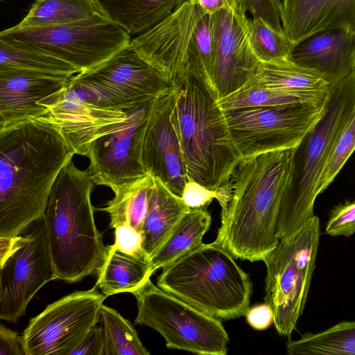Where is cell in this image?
Listing matches in <instances>:
<instances>
[{
  "mask_svg": "<svg viewBox=\"0 0 355 355\" xmlns=\"http://www.w3.org/2000/svg\"><path fill=\"white\" fill-rule=\"evenodd\" d=\"M0 38L55 57L78 73L102 64L131 41L123 28L103 15L48 27L19 28L15 25L2 31Z\"/></svg>",
  "mask_w": 355,
  "mask_h": 355,
  "instance_id": "10",
  "label": "cell"
},
{
  "mask_svg": "<svg viewBox=\"0 0 355 355\" xmlns=\"http://www.w3.org/2000/svg\"><path fill=\"white\" fill-rule=\"evenodd\" d=\"M0 355H26L22 336L0 325Z\"/></svg>",
  "mask_w": 355,
  "mask_h": 355,
  "instance_id": "41",
  "label": "cell"
},
{
  "mask_svg": "<svg viewBox=\"0 0 355 355\" xmlns=\"http://www.w3.org/2000/svg\"><path fill=\"white\" fill-rule=\"evenodd\" d=\"M211 222V217L207 208L189 209L151 259V275L203 243L202 238L208 231Z\"/></svg>",
  "mask_w": 355,
  "mask_h": 355,
  "instance_id": "26",
  "label": "cell"
},
{
  "mask_svg": "<svg viewBox=\"0 0 355 355\" xmlns=\"http://www.w3.org/2000/svg\"><path fill=\"white\" fill-rule=\"evenodd\" d=\"M327 96V94L301 93L272 88L249 80L234 93L219 99L218 103L223 110L290 103H320Z\"/></svg>",
  "mask_w": 355,
  "mask_h": 355,
  "instance_id": "31",
  "label": "cell"
},
{
  "mask_svg": "<svg viewBox=\"0 0 355 355\" xmlns=\"http://www.w3.org/2000/svg\"><path fill=\"white\" fill-rule=\"evenodd\" d=\"M126 111L98 107L68 82L47 106L43 118L58 127L75 155L87 157L88 147L104 126L123 119Z\"/></svg>",
  "mask_w": 355,
  "mask_h": 355,
  "instance_id": "19",
  "label": "cell"
},
{
  "mask_svg": "<svg viewBox=\"0 0 355 355\" xmlns=\"http://www.w3.org/2000/svg\"><path fill=\"white\" fill-rule=\"evenodd\" d=\"M213 27L212 15L187 1L130 45L171 83L189 72L210 83Z\"/></svg>",
  "mask_w": 355,
  "mask_h": 355,
  "instance_id": "7",
  "label": "cell"
},
{
  "mask_svg": "<svg viewBox=\"0 0 355 355\" xmlns=\"http://www.w3.org/2000/svg\"><path fill=\"white\" fill-rule=\"evenodd\" d=\"M290 56L333 85L355 71V33L344 28L318 32L295 44Z\"/></svg>",
  "mask_w": 355,
  "mask_h": 355,
  "instance_id": "20",
  "label": "cell"
},
{
  "mask_svg": "<svg viewBox=\"0 0 355 355\" xmlns=\"http://www.w3.org/2000/svg\"><path fill=\"white\" fill-rule=\"evenodd\" d=\"M100 322L105 337L104 355H149L129 320L115 309L103 305Z\"/></svg>",
  "mask_w": 355,
  "mask_h": 355,
  "instance_id": "32",
  "label": "cell"
},
{
  "mask_svg": "<svg viewBox=\"0 0 355 355\" xmlns=\"http://www.w3.org/2000/svg\"><path fill=\"white\" fill-rule=\"evenodd\" d=\"M74 155L43 117L0 128V236H17L43 217L53 184Z\"/></svg>",
  "mask_w": 355,
  "mask_h": 355,
  "instance_id": "1",
  "label": "cell"
},
{
  "mask_svg": "<svg viewBox=\"0 0 355 355\" xmlns=\"http://www.w3.org/2000/svg\"><path fill=\"white\" fill-rule=\"evenodd\" d=\"M282 0H251L252 18L260 17L279 33H284L282 24Z\"/></svg>",
  "mask_w": 355,
  "mask_h": 355,
  "instance_id": "37",
  "label": "cell"
},
{
  "mask_svg": "<svg viewBox=\"0 0 355 355\" xmlns=\"http://www.w3.org/2000/svg\"><path fill=\"white\" fill-rule=\"evenodd\" d=\"M68 80L28 71H0V128L43 117Z\"/></svg>",
  "mask_w": 355,
  "mask_h": 355,
  "instance_id": "18",
  "label": "cell"
},
{
  "mask_svg": "<svg viewBox=\"0 0 355 355\" xmlns=\"http://www.w3.org/2000/svg\"><path fill=\"white\" fill-rule=\"evenodd\" d=\"M104 14L132 36L141 35L188 0H96Z\"/></svg>",
  "mask_w": 355,
  "mask_h": 355,
  "instance_id": "23",
  "label": "cell"
},
{
  "mask_svg": "<svg viewBox=\"0 0 355 355\" xmlns=\"http://www.w3.org/2000/svg\"><path fill=\"white\" fill-rule=\"evenodd\" d=\"M21 70L70 78L78 71L69 64L18 42L0 38V71Z\"/></svg>",
  "mask_w": 355,
  "mask_h": 355,
  "instance_id": "30",
  "label": "cell"
},
{
  "mask_svg": "<svg viewBox=\"0 0 355 355\" xmlns=\"http://www.w3.org/2000/svg\"><path fill=\"white\" fill-rule=\"evenodd\" d=\"M175 98L173 86L154 98L143 140L141 163L147 173L181 198L189 178L172 119Z\"/></svg>",
  "mask_w": 355,
  "mask_h": 355,
  "instance_id": "17",
  "label": "cell"
},
{
  "mask_svg": "<svg viewBox=\"0 0 355 355\" xmlns=\"http://www.w3.org/2000/svg\"><path fill=\"white\" fill-rule=\"evenodd\" d=\"M251 2L241 1L212 15L213 53L210 84L218 99L242 87L257 71L261 62L248 37Z\"/></svg>",
  "mask_w": 355,
  "mask_h": 355,
  "instance_id": "16",
  "label": "cell"
},
{
  "mask_svg": "<svg viewBox=\"0 0 355 355\" xmlns=\"http://www.w3.org/2000/svg\"><path fill=\"white\" fill-rule=\"evenodd\" d=\"M94 185L89 169L77 168L73 157L53 184L43 218L55 279L77 282L103 265L107 246L95 223Z\"/></svg>",
  "mask_w": 355,
  "mask_h": 355,
  "instance_id": "4",
  "label": "cell"
},
{
  "mask_svg": "<svg viewBox=\"0 0 355 355\" xmlns=\"http://www.w3.org/2000/svg\"><path fill=\"white\" fill-rule=\"evenodd\" d=\"M171 83L175 97L172 119L188 178L216 190L230 180L240 159L223 110L203 75L189 72Z\"/></svg>",
  "mask_w": 355,
  "mask_h": 355,
  "instance_id": "3",
  "label": "cell"
},
{
  "mask_svg": "<svg viewBox=\"0 0 355 355\" xmlns=\"http://www.w3.org/2000/svg\"><path fill=\"white\" fill-rule=\"evenodd\" d=\"M248 37L252 49L261 62L289 56L294 45L285 33L277 32L260 17L250 19Z\"/></svg>",
  "mask_w": 355,
  "mask_h": 355,
  "instance_id": "33",
  "label": "cell"
},
{
  "mask_svg": "<svg viewBox=\"0 0 355 355\" xmlns=\"http://www.w3.org/2000/svg\"><path fill=\"white\" fill-rule=\"evenodd\" d=\"M105 337L103 327L94 326L70 355H104Z\"/></svg>",
  "mask_w": 355,
  "mask_h": 355,
  "instance_id": "39",
  "label": "cell"
},
{
  "mask_svg": "<svg viewBox=\"0 0 355 355\" xmlns=\"http://www.w3.org/2000/svg\"><path fill=\"white\" fill-rule=\"evenodd\" d=\"M114 230V245L118 250L150 261L143 249V236L141 232L128 224L118 225Z\"/></svg>",
  "mask_w": 355,
  "mask_h": 355,
  "instance_id": "36",
  "label": "cell"
},
{
  "mask_svg": "<svg viewBox=\"0 0 355 355\" xmlns=\"http://www.w3.org/2000/svg\"><path fill=\"white\" fill-rule=\"evenodd\" d=\"M191 3L199 6L206 12L213 15L223 8L230 5L251 0H188Z\"/></svg>",
  "mask_w": 355,
  "mask_h": 355,
  "instance_id": "42",
  "label": "cell"
},
{
  "mask_svg": "<svg viewBox=\"0 0 355 355\" xmlns=\"http://www.w3.org/2000/svg\"><path fill=\"white\" fill-rule=\"evenodd\" d=\"M267 87L301 93L328 94L331 85L315 71L295 63L288 56L261 62L250 79Z\"/></svg>",
  "mask_w": 355,
  "mask_h": 355,
  "instance_id": "25",
  "label": "cell"
},
{
  "mask_svg": "<svg viewBox=\"0 0 355 355\" xmlns=\"http://www.w3.org/2000/svg\"><path fill=\"white\" fill-rule=\"evenodd\" d=\"M324 103L223 110L232 144L241 158L295 148L320 116Z\"/></svg>",
  "mask_w": 355,
  "mask_h": 355,
  "instance_id": "12",
  "label": "cell"
},
{
  "mask_svg": "<svg viewBox=\"0 0 355 355\" xmlns=\"http://www.w3.org/2000/svg\"><path fill=\"white\" fill-rule=\"evenodd\" d=\"M314 216L291 234L279 239L263 261L266 266L265 302L274 314L277 334L290 337L306 302L320 241Z\"/></svg>",
  "mask_w": 355,
  "mask_h": 355,
  "instance_id": "8",
  "label": "cell"
},
{
  "mask_svg": "<svg viewBox=\"0 0 355 355\" xmlns=\"http://www.w3.org/2000/svg\"><path fill=\"white\" fill-rule=\"evenodd\" d=\"M137 300L135 323L157 331L168 349L200 355H225L229 336L221 320L166 293L148 279L131 293Z\"/></svg>",
  "mask_w": 355,
  "mask_h": 355,
  "instance_id": "9",
  "label": "cell"
},
{
  "mask_svg": "<svg viewBox=\"0 0 355 355\" xmlns=\"http://www.w3.org/2000/svg\"><path fill=\"white\" fill-rule=\"evenodd\" d=\"M355 108V71L331 85L319 119L292 149L289 174L282 198L279 239L313 217L318 187L334 144Z\"/></svg>",
  "mask_w": 355,
  "mask_h": 355,
  "instance_id": "5",
  "label": "cell"
},
{
  "mask_svg": "<svg viewBox=\"0 0 355 355\" xmlns=\"http://www.w3.org/2000/svg\"><path fill=\"white\" fill-rule=\"evenodd\" d=\"M153 99L126 111L123 119L104 126L92 141L87 157L94 184L114 191L148 173L141 163V149Z\"/></svg>",
  "mask_w": 355,
  "mask_h": 355,
  "instance_id": "15",
  "label": "cell"
},
{
  "mask_svg": "<svg viewBox=\"0 0 355 355\" xmlns=\"http://www.w3.org/2000/svg\"><path fill=\"white\" fill-rule=\"evenodd\" d=\"M181 198L190 209L207 208L214 199L218 198V191L189 179L184 187Z\"/></svg>",
  "mask_w": 355,
  "mask_h": 355,
  "instance_id": "38",
  "label": "cell"
},
{
  "mask_svg": "<svg viewBox=\"0 0 355 355\" xmlns=\"http://www.w3.org/2000/svg\"><path fill=\"white\" fill-rule=\"evenodd\" d=\"M292 149L239 159L230 179V200L220 216L215 240L234 257L263 261L277 245L278 218Z\"/></svg>",
  "mask_w": 355,
  "mask_h": 355,
  "instance_id": "2",
  "label": "cell"
},
{
  "mask_svg": "<svg viewBox=\"0 0 355 355\" xmlns=\"http://www.w3.org/2000/svg\"><path fill=\"white\" fill-rule=\"evenodd\" d=\"M189 209L180 197L153 177L142 232L143 249L150 260Z\"/></svg>",
  "mask_w": 355,
  "mask_h": 355,
  "instance_id": "22",
  "label": "cell"
},
{
  "mask_svg": "<svg viewBox=\"0 0 355 355\" xmlns=\"http://www.w3.org/2000/svg\"><path fill=\"white\" fill-rule=\"evenodd\" d=\"M105 15L96 0H35L19 28H41ZM106 16V15H105Z\"/></svg>",
  "mask_w": 355,
  "mask_h": 355,
  "instance_id": "28",
  "label": "cell"
},
{
  "mask_svg": "<svg viewBox=\"0 0 355 355\" xmlns=\"http://www.w3.org/2000/svg\"><path fill=\"white\" fill-rule=\"evenodd\" d=\"M68 84L92 104L123 112L173 86L130 44L98 66L71 76Z\"/></svg>",
  "mask_w": 355,
  "mask_h": 355,
  "instance_id": "11",
  "label": "cell"
},
{
  "mask_svg": "<svg viewBox=\"0 0 355 355\" xmlns=\"http://www.w3.org/2000/svg\"><path fill=\"white\" fill-rule=\"evenodd\" d=\"M96 285L107 297L132 291L141 287L152 275L150 261L128 254L114 245H107L103 265L97 272Z\"/></svg>",
  "mask_w": 355,
  "mask_h": 355,
  "instance_id": "24",
  "label": "cell"
},
{
  "mask_svg": "<svg viewBox=\"0 0 355 355\" xmlns=\"http://www.w3.org/2000/svg\"><path fill=\"white\" fill-rule=\"evenodd\" d=\"M355 150V108L341 130L318 184V193L333 182Z\"/></svg>",
  "mask_w": 355,
  "mask_h": 355,
  "instance_id": "34",
  "label": "cell"
},
{
  "mask_svg": "<svg viewBox=\"0 0 355 355\" xmlns=\"http://www.w3.org/2000/svg\"><path fill=\"white\" fill-rule=\"evenodd\" d=\"M153 179V176L147 173L113 191L114 198L101 209L109 214L113 229L128 224L142 234Z\"/></svg>",
  "mask_w": 355,
  "mask_h": 355,
  "instance_id": "27",
  "label": "cell"
},
{
  "mask_svg": "<svg viewBox=\"0 0 355 355\" xmlns=\"http://www.w3.org/2000/svg\"><path fill=\"white\" fill-rule=\"evenodd\" d=\"M289 355H355V321H345L286 342Z\"/></svg>",
  "mask_w": 355,
  "mask_h": 355,
  "instance_id": "29",
  "label": "cell"
},
{
  "mask_svg": "<svg viewBox=\"0 0 355 355\" xmlns=\"http://www.w3.org/2000/svg\"><path fill=\"white\" fill-rule=\"evenodd\" d=\"M157 286L220 320L245 316L252 294L248 274L215 241L162 268Z\"/></svg>",
  "mask_w": 355,
  "mask_h": 355,
  "instance_id": "6",
  "label": "cell"
},
{
  "mask_svg": "<svg viewBox=\"0 0 355 355\" xmlns=\"http://www.w3.org/2000/svg\"><path fill=\"white\" fill-rule=\"evenodd\" d=\"M325 233L332 236L347 237L355 233V200L340 204L331 211Z\"/></svg>",
  "mask_w": 355,
  "mask_h": 355,
  "instance_id": "35",
  "label": "cell"
},
{
  "mask_svg": "<svg viewBox=\"0 0 355 355\" xmlns=\"http://www.w3.org/2000/svg\"><path fill=\"white\" fill-rule=\"evenodd\" d=\"M0 319L15 322L39 290L55 279L48 232L43 217L17 236L13 248L0 261Z\"/></svg>",
  "mask_w": 355,
  "mask_h": 355,
  "instance_id": "13",
  "label": "cell"
},
{
  "mask_svg": "<svg viewBox=\"0 0 355 355\" xmlns=\"http://www.w3.org/2000/svg\"><path fill=\"white\" fill-rule=\"evenodd\" d=\"M282 4L283 31L293 44L329 28L355 33V0H282Z\"/></svg>",
  "mask_w": 355,
  "mask_h": 355,
  "instance_id": "21",
  "label": "cell"
},
{
  "mask_svg": "<svg viewBox=\"0 0 355 355\" xmlns=\"http://www.w3.org/2000/svg\"><path fill=\"white\" fill-rule=\"evenodd\" d=\"M245 316L248 323L257 330L266 329L274 322L272 309L266 302L249 308Z\"/></svg>",
  "mask_w": 355,
  "mask_h": 355,
  "instance_id": "40",
  "label": "cell"
},
{
  "mask_svg": "<svg viewBox=\"0 0 355 355\" xmlns=\"http://www.w3.org/2000/svg\"><path fill=\"white\" fill-rule=\"evenodd\" d=\"M97 286L65 295L33 318L22 334L26 355H70L100 321L107 297Z\"/></svg>",
  "mask_w": 355,
  "mask_h": 355,
  "instance_id": "14",
  "label": "cell"
}]
</instances>
